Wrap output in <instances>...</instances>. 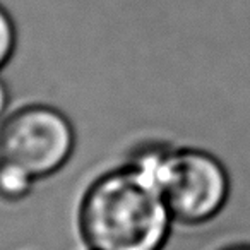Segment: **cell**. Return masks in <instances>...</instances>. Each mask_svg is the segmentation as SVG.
<instances>
[{"label":"cell","instance_id":"6da1fadb","mask_svg":"<svg viewBox=\"0 0 250 250\" xmlns=\"http://www.w3.org/2000/svg\"><path fill=\"white\" fill-rule=\"evenodd\" d=\"M76 225L89 250H163L177 223L156 187L122 163L84 188Z\"/></svg>","mask_w":250,"mask_h":250},{"label":"cell","instance_id":"7a4b0ae2","mask_svg":"<svg viewBox=\"0 0 250 250\" xmlns=\"http://www.w3.org/2000/svg\"><path fill=\"white\" fill-rule=\"evenodd\" d=\"M124 163L156 187L175 223L187 228L216 221L231 197L228 167L211 149L149 139L134 146Z\"/></svg>","mask_w":250,"mask_h":250},{"label":"cell","instance_id":"3957f363","mask_svg":"<svg viewBox=\"0 0 250 250\" xmlns=\"http://www.w3.org/2000/svg\"><path fill=\"white\" fill-rule=\"evenodd\" d=\"M76 146L72 120L53 104H22L0 124V161L22 168L36 182L63 170Z\"/></svg>","mask_w":250,"mask_h":250},{"label":"cell","instance_id":"277c9868","mask_svg":"<svg viewBox=\"0 0 250 250\" xmlns=\"http://www.w3.org/2000/svg\"><path fill=\"white\" fill-rule=\"evenodd\" d=\"M36 180L22 168L0 161V201L19 204L33 194Z\"/></svg>","mask_w":250,"mask_h":250},{"label":"cell","instance_id":"5b68a950","mask_svg":"<svg viewBox=\"0 0 250 250\" xmlns=\"http://www.w3.org/2000/svg\"><path fill=\"white\" fill-rule=\"evenodd\" d=\"M18 26L12 18V14L0 4V72L14 57L18 50Z\"/></svg>","mask_w":250,"mask_h":250},{"label":"cell","instance_id":"8992f818","mask_svg":"<svg viewBox=\"0 0 250 250\" xmlns=\"http://www.w3.org/2000/svg\"><path fill=\"white\" fill-rule=\"evenodd\" d=\"M11 111V91L2 77H0V124Z\"/></svg>","mask_w":250,"mask_h":250},{"label":"cell","instance_id":"52a82bcc","mask_svg":"<svg viewBox=\"0 0 250 250\" xmlns=\"http://www.w3.org/2000/svg\"><path fill=\"white\" fill-rule=\"evenodd\" d=\"M218 250H250V242H229Z\"/></svg>","mask_w":250,"mask_h":250}]
</instances>
